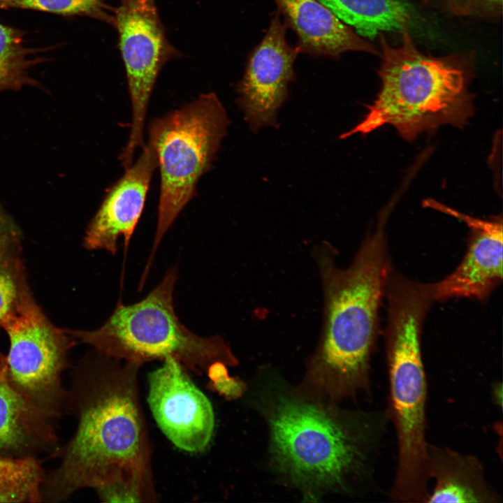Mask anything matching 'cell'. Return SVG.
<instances>
[{"label":"cell","instance_id":"cell-15","mask_svg":"<svg viewBox=\"0 0 503 503\" xmlns=\"http://www.w3.org/2000/svg\"><path fill=\"white\" fill-rule=\"evenodd\" d=\"M428 474L435 485L426 502L493 503L501 500L474 456L429 444Z\"/></svg>","mask_w":503,"mask_h":503},{"label":"cell","instance_id":"cell-23","mask_svg":"<svg viewBox=\"0 0 503 503\" xmlns=\"http://www.w3.org/2000/svg\"><path fill=\"white\" fill-rule=\"evenodd\" d=\"M225 364L217 363L212 365L207 372L210 379L212 388L229 398L240 395L243 386L238 380L231 378L228 374Z\"/></svg>","mask_w":503,"mask_h":503},{"label":"cell","instance_id":"cell-17","mask_svg":"<svg viewBox=\"0 0 503 503\" xmlns=\"http://www.w3.org/2000/svg\"><path fill=\"white\" fill-rule=\"evenodd\" d=\"M362 37L414 27L416 13L406 0H318Z\"/></svg>","mask_w":503,"mask_h":503},{"label":"cell","instance_id":"cell-20","mask_svg":"<svg viewBox=\"0 0 503 503\" xmlns=\"http://www.w3.org/2000/svg\"><path fill=\"white\" fill-rule=\"evenodd\" d=\"M0 8H26L92 17L112 25L113 8L104 0H0Z\"/></svg>","mask_w":503,"mask_h":503},{"label":"cell","instance_id":"cell-18","mask_svg":"<svg viewBox=\"0 0 503 503\" xmlns=\"http://www.w3.org/2000/svg\"><path fill=\"white\" fill-rule=\"evenodd\" d=\"M42 470L31 458L0 457V502L41 500Z\"/></svg>","mask_w":503,"mask_h":503},{"label":"cell","instance_id":"cell-21","mask_svg":"<svg viewBox=\"0 0 503 503\" xmlns=\"http://www.w3.org/2000/svg\"><path fill=\"white\" fill-rule=\"evenodd\" d=\"M29 290L19 251L0 258V327Z\"/></svg>","mask_w":503,"mask_h":503},{"label":"cell","instance_id":"cell-19","mask_svg":"<svg viewBox=\"0 0 503 503\" xmlns=\"http://www.w3.org/2000/svg\"><path fill=\"white\" fill-rule=\"evenodd\" d=\"M31 52L24 45L20 30L0 24V92L38 86L29 75L28 70L36 62L29 56Z\"/></svg>","mask_w":503,"mask_h":503},{"label":"cell","instance_id":"cell-12","mask_svg":"<svg viewBox=\"0 0 503 503\" xmlns=\"http://www.w3.org/2000/svg\"><path fill=\"white\" fill-rule=\"evenodd\" d=\"M425 206L459 219L470 229L462 261L451 274L433 284L434 300L486 299L502 281V219L475 218L431 199L425 201Z\"/></svg>","mask_w":503,"mask_h":503},{"label":"cell","instance_id":"cell-7","mask_svg":"<svg viewBox=\"0 0 503 503\" xmlns=\"http://www.w3.org/2000/svg\"><path fill=\"white\" fill-rule=\"evenodd\" d=\"M229 124L226 112L214 92L197 99L149 126L160 173V194L153 246L145 272H148L166 233L196 196L200 178L212 167Z\"/></svg>","mask_w":503,"mask_h":503},{"label":"cell","instance_id":"cell-24","mask_svg":"<svg viewBox=\"0 0 503 503\" xmlns=\"http://www.w3.org/2000/svg\"><path fill=\"white\" fill-rule=\"evenodd\" d=\"M20 231L11 217L0 206V258L19 251Z\"/></svg>","mask_w":503,"mask_h":503},{"label":"cell","instance_id":"cell-22","mask_svg":"<svg viewBox=\"0 0 503 503\" xmlns=\"http://www.w3.org/2000/svg\"><path fill=\"white\" fill-rule=\"evenodd\" d=\"M432 9L450 15L498 22L502 16V0H418Z\"/></svg>","mask_w":503,"mask_h":503},{"label":"cell","instance_id":"cell-9","mask_svg":"<svg viewBox=\"0 0 503 503\" xmlns=\"http://www.w3.org/2000/svg\"><path fill=\"white\" fill-rule=\"evenodd\" d=\"M112 15L132 108L129 138L119 157L126 168L144 145L145 120L158 75L165 64L180 52L167 38L156 0H119Z\"/></svg>","mask_w":503,"mask_h":503},{"label":"cell","instance_id":"cell-1","mask_svg":"<svg viewBox=\"0 0 503 503\" xmlns=\"http://www.w3.org/2000/svg\"><path fill=\"white\" fill-rule=\"evenodd\" d=\"M95 353L82 368L78 428L50 479L51 497L91 488L103 502H156L152 449L139 398L141 365Z\"/></svg>","mask_w":503,"mask_h":503},{"label":"cell","instance_id":"cell-10","mask_svg":"<svg viewBox=\"0 0 503 503\" xmlns=\"http://www.w3.org/2000/svg\"><path fill=\"white\" fill-rule=\"evenodd\" d=\"M163 362L148 376L147 402L154 420L176 447L202 452L213 433L212 404L178 361L168 358Z\"/></svg>","mask_w":503,"mask_h":503},{"label":"cell","instance_id":"cell-25","mask_svg":"<svg viewBox=\"0 0 503 503\" xmlns=\"http://www.w3.org/2000/svg\"><path fill=\"white\" fill-rule=\"evenodd\" d=\"M502 386H501V384L499 385V386H498V385H496V386H495L494 389H493V391H494V397H495V400H496V402H499V403H500V402H499V400H498V398H499L500 400L502 402V394H500V395H499V393H502Z\"/></svg>","mask_w":503,"mask_h":503},{"label":"cell","instance_id":"cell-6","mask_svg":"<svg viewBox=\"0 0 503 503\" xmlns=\"http://www.w3.org/2000/svg\"><path fill=\"white\" fill-rule=\"evenodd\" d=\"M176 279V269L171 268L142 300L118 302L100 328L66 331L99 354L140 365L173 358L198 374H207L217 363L235 365L238 360L221 336H199L180 321L173 302Z\"/></svg>","mask_w":503,"mask_h":503},{"label":"cell","instance_id":"cell-11","mask_svg":"<svg viewBox=\"0 0 503 503\" xmlns=\"http://www.w3.org/2000/svg\"><path fill=\"white\" fill-rule=\"evenodd\" d=\"M287 26L276 13L261 41L249 57L238 84V103L254 132L275 126L277 113L288 96L294 78L293 64L298 54L286 38Z\"/></svg>","mask_w":503,"mask_h":503},{"label":"cell","instance_id":"cell-4","mask_svg":"<svg viewBox=\"0 0 503 503\" xmlns=\"http://www.w3.org/2000/svg\"><path fill=\"white\" fill-rule=\"evenodd\" d=\"M386 347L389 377V414L398 444L397 468L391 497L425 502L428 496L426 439L427 384L421 353L425 316L434 301L428 284L407 278L392 280L386 289Z\"/></svg>","mask_w":503,"mask_h":503},{"label":"cell","instance_id":"cell-14","mask_svg":"<svg viewBox=\"0 0 503 503\" xmlns=\"http://www.w3.org/2000/svg\"><path fill=\"white\" fill-rule=\"evenodd\" d=\"M297 35L299 52L337 57L347 52L379 54V50L318 0H275Z\"/></svg>","mask_w":503,"mask_h":503},{"label":"cell","instance_id":"cell-13","mask_svg":"<svg viewBox=\"0 0 503 503\" xmlns=\"http://www.w3.org/2000/svg\"><path fill=\"white\" fill-rule=\"evenodd\" d=\"M138 159L107 191L84 238L89 250L104 249L114 255L117 240L124 237L128 247L145 207L153 173L157 167L155 152L147 143Z\"/></svg>","mask_w":503,"mask_h":503},{"label":"cell","instance_id":"cell-3","mask_svg":"<svg viewBox=\"0 0 503 503\" xmlns=\"http://www.w3.org/2000/svg\"><path fill=\"white\" fill-rule=\"evenodd\" d=\"M386 415L279 396L269 414L275 462L298 486L348 488L351 480L372 475Z\"/></svg>","mask_w":503,"mask_h":503},{"label":"cell","instance_id":"cell-2","mask_svg":"<svg viewBox=\"0 0 503 503\" xmlns=\"http://www.w3.org/2000/svg\"><path fill=\"white\" fill-rule=\"evenodd\" d=\"M335 253L326 242L313 251L324 308L307 384L314 393L339 400L369 386L379 309L391 272L383 222L367 235L348 268L337 267Z\"/></svg>","mask_w":503,"mask_h":503},{"label":"cell","instance_id":"cell-8","mask_svg":"<svg viewBox=\"0 0 503 503\" xmlns=\"http://www.w3.org/2000/svg\"><path fill=\"white\" fill-rule=\"evenodd\" d=\"M10 348L3 362L13 385L47 414L59 399L60 374L73 341L54 326L29 290L3 323Z\"/></svg>","mask_w":503,"mask_h":503},{"label":"cell","instance_id":"cell-16","mask_svg":"<svg viewBox=\"0 0 503 503\" xmlns=\"http://www.w3.org/2000/svg\"><path fill=\"white\" fill-rule=\"evenodd\" d=\"M0 363V455L22 453L50 442L47 413L17 391Z\"/></svg>","mask_w":503,"mask_h":503},{"label":"cell","instance_id":"cell-5","mask_svg":"<svg viewBox=\"0 0 503 503\" xmlns=\"http://www.w3.org/2000/svg\"><path fill=\"white\" fill-rule=\"evenodd\" d=\"M381 90L364 119L340 136L366 134L384 125L407 139L444 123L459 124L469 112L467 82L476 61L474 51L433 57L421 52L409 31L391 45L379 35Z\"/></svg>","mask_w":503,"mask_h":503}]
</instances>
